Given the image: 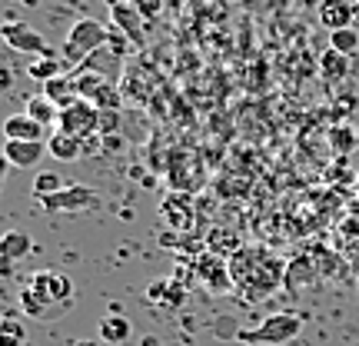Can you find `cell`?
Masks as SVG:
<instances>
[{
	"mask_svg": "<svg viewBox=\"0 0 359 346\" xmlns=\"http://www.w3.org/2000/svg\"><path fill=\"white\" fill-rule=\"evenodd\" d=\"M64 57H34L30 60V67H27V74L34 80H40V84H50V80H57V77H64Z\"/></svg>",
	"mask_w": 359,
	"mask_h": 346,
	"instance_id": "ac0fdd59",
	"label": "cell"
},
{
	"mask_svg": "<svg viewBox=\"0 0 359 346\" xmlns=\"http://www.w3.org/2000/svg\"><path fill=\"white\" fill-rule=\"evenodd\" d=\"M316 17H320V24L330 27V30L353 27V0H320Z\"/></svg>",
	"mask_w": 359,
	"mask_h": 346,
	"instance_id": "4fadbf2b",
	"label": "cell"
},
{
	"mask_svg": "<svg viewBox=\"0 0 359 346\" xmlns=\"http://www.w3.org/2000/svg\"><path fill=\"white\" fill-rule=\"evenodd\" d=\"M326 143H330L333 157L346 160L353 150H359V130L353 127V124H336V127L326 133Z\"/></svg>",
	"mask_w": 359,
	"mask_h": 346,
	"instance_id": "9a60e30c",
	"label": "cell"
},
{
	"mask_svg": "<svg viewBox=\"0 0 359 346\" xmlns=\"http://www.w3.org/2000/svg\"><path fill=\"white\" fill-rule=\"evenodd\" d=\"M110 17L114 27L123 30L133 47H147V30H143V13L137 11L133 0H110Z\"/></svg>",
	"mask_w": 359,
	"mask_h": 346,
	"instance_id": "52a82bcc",
	"label": "cell"
},
{
	"mask_svg": "<svg viewBox=\"0 0 359 346\" xmlns=\"http://www.w3.org/2000/svg\"><path fill=\"white\" fill-rule=\"evenodd\" d=\"M4 137L7 140H27V143H43L47 137V127H40L34 117L27 114H13L4 120Z\"/></svg>",
	"mask_w": 359,
	"mask_h": 346,
	"instance_id": "7c38bea8",
	"label": "cell"
},
{
	"mask_svg": "<svg viewBox=\"0 0 359 346\" xmlns=\"http://www.w3.org/2000/svg\"><path fill=\"white\" fill-rule=\"evenodd\" d=\"M47 213H87V210H97L100 206V197L93 187L87 183H67L60 193H53V197H43L37 200Z\"/></svg>",
	"mask_w": 359,
	"mask_h": 346,
	"instance_id": "277c9868",
	"label": "cell"
},
{
	"mask_svg": "<svg viewBox=\"0 0 359 346\" xmlns=\"http://www.w3.org/2000/svg\"><path fill=\"white\" fill-rule=\"evenodd\" d=\"M130 333H133V326H130L127 317H120V313H110V317H103L100 320V340L110 346H120L127 343Z\"/></svg>",
	"mask_w": 359,
	"mask_h": 346,
	"instance_id": "2e32d148",
	"label": "cell"
},
{
	"mask_svg": "<svg viewBox=\"0 0 359 346\" xmlns=\"http://www.w3.org/2000/svg\"><path fill=\"white\" fill-rule=\"evenodd\" d=\"M320 74L330 80V84H336V80H346V74H349V57H343V53H336V51L320 53Z\"/></svg>",
	"mask_w": 359,
	"mask_h": 346,
	"instance_id": "44dd1931",
	"label": "cell"
},
{
	"mask_svg": "<svg viewBox=\"0 0 359 346\" xmlns=\"http://www.w3.org/2000/svg\"><path fill=\"white\" fill-rule=\"evenodd\" d=\"M27 117H34L40 127H53V124L60 120V107H57L47 93H37V97L27 100Z\"/></svg>",
	"mask_w": 359,
	"mask_h": 346,
	"instance_id": "e0dca14e",
	"label": "cell"
},
{
	"mask_svg": "<svg viewBox=\"0 0 359 346\" xmlns=\"http://www.w3.org/2000/svg\"><path fill=\"white\" fill-rule=\"evenodd\" d=\"M57 127L77 137V140H90V137H100V110L90 100H74L70 107L60 110V120Z\"/></svg>",
	"mask_w": 359,
	"mask_h": 346,
	"instance_id": "5b68a950",
	"label": "cell"
},
{
	"mask_svg": "<svg viewBox=\"0 0 359 346\" xmlns=\"http://www.w3.org/2000/svg\"><path fill=\"white\" fill-rule=\"evenodd\" d=\"M24 4H27V0H24Z\"/></svg>",
	"mask_w": 359,
	"mask_h": 346,
	"instance_id": "f546056e",
	"label": "cell"
},
{
	"mask_svg": "<svg viewBox=\"0 0 359 346\" xmlns=\"http://www.w3.org/2000/svg\"><path fill=\"white\" fill-rule=\"evenodd\" d=\"M0 37L4 44L17 53H34V57H53V47L43 40L40 30H34L30 24H20V20H7L0 27Z\"/></svg>",
	"mask_w": 359,
	"mask_h": 346,
	"instance_id": "8992f818",
	"label": "cell"
},
{
	"mask_svg": "<svg viewBox=\"0 0 359 346\" xmlns=\"http://www.w3.org/2000/svg\"><path fill=\"white\" fill-rule=\"evenodd\" d=\"M43 154H50L47 150V143H27V140H4V160L11 164V167H37Z\"/></svg>",
	"mask_w": 359,
	"mask_h": 346,
	"instance_id": "8fae6325",
	"label": "cell"
},
{
	"mask_svg": "<svg viewBox=\"0 0 359 346\" xmlns=\"http://www.w3.org/2000/svg\"><path fill=\"white\" fill-rule=\"evenodd\" d=\"M196 277L213 290V293H226V290H233V277H230V260L217 257V253H200L196 257Z\"/></svg>",
	"mask_w": 359,
	"mask_h": 346,
	"instance_id": "ba28073f",
	"label": "cell"
},
{
	"mask_svg": "<svg viewBox=\"0 0 359 346\" xmlns=\"http://www.w3.org/2000/svg\"><path fill=\"white\" fill-rule=\"evenodd\" d=\"M330 51L353 57L359 51V30L356 27H343V30H330Z\"/></svg>",
	"mask_w": 359,
	"mask_h": 346,
	"instance_id": "603a6c76",
	"label": "cell"
},
{
	"mask_svg": "<svg viewBox=\"0 0 359 346\" xmlns=\"http://www.w3.org/2000/svg\"><path fill=\"white\" fill-rule=\"evenodd\" d=\"M30 286H34L50 307L53 303H70V296H74L70 277H67V273H57V270H37L34 280H30Z\"/></svg>",
	"mask_w": 359,
	"mask_h": 346,
	"instance_id": "9c48e42d",
	"label": "cell"
},
{
	"mask_svg": "<svg viewBox=\"0 0 359 346\" xmlns=\"http://www.w3.org/2000/svg\"><path fill=\"white\" fill-rule=\"evenodd\" d=\"M77 70V67H74ZM80 70H90V74H100V77H107L110 84H123V53H116L110 44L107 47H100L97 53H90L87 60L80 64Z\"/></svg>",
	"mask_w": 359,
	"mask_h": 346,
	"instance_id": "30bf717a",
	"label": "cell"
},
{
	"mask_svg": "<svg viewBox=\"0 0 359 346\" xmlns=\"http://www.w3.org/2000/svg\"><path fill=\"white\" fill-rule=\"evenodd\" d=\"M356 190H359V177H356Z\"/></svg>",
	"mask_w": 359,
	"mask_h": 346,
	"instance_id": "f1b7e54d",
	"label": "cell"
},
{
	"mask_svg": "<svg viewBox=\"0 0 359 346\" xmlns=\"http://www.w3.org/2000/svg\"><path fill=\"white\" fill-rule=\"evenodd\" d=\"M47 150H50L53 160L74 164V160H80V157H83L87 143L77 140V137H70V133H64V130H57V133H50V140H47Z\"/></svg>",
	"mask_w": 359,
	"mask_h": 346,
	"instance_id": "5bb4252c",
	"label": "cell"
},
{
	"mask_svg": "<svg viewBox=\"0 0 359 346\" xmlns=\"http://www.w3.org/2000/svg\"><path fill=\"white\" fill-rule=\"evenodd\" d=\"M303 330V317L299 313H273L266 320L253 326V330H240V343L246 346H283L296 340Z\"/></svg>",
	"mask_w": 359,
	"mask_h": 346,
	"instance_id": "3957f363",
	"label": "cell"
},
{
	"mask_svg": "<svg viewBox=\"0 0 359 346\" xmlns=\"http://www.w3.org/2000/svg\"><path fill=\"white\" fill-rule=\"evenodd\" d=\"M67 183L57 173H37V180H34V197L37 200H43V197H53V193H60Z\"/></svg>",
	"mask_w": 359,
	"mask_h": 346,
	"instance_id": "484cf974",
	"label": "cell"
},
{
	"mask_svg": "<svg viewBox=\"0 0 359 346\" xmlns=\"http://www.w3.org/2000/svg\"><path fill=\"white\" fill-rule=\"evenodd\" d=\"M116 130H120V114L116 110H100V137H114Z\"/></svg>",
	"mask_w": 359,
	"mask_h": 346,
	"instance_id": "4316f807",
	"label": "cell"
},
{
	"mask_svg": "<svg viewBox=\"0 0 359 346\" xmlns=\"http://www.w3.org/2000/svg\"><path fill=\"white\" fill-rule=\"evenodd\" d=\"M110 44V27H103L100 20H93V17H80L77 24L67 30V40L64 47H60V57H64V64L74 70L87 60L90 53H97L100 47Z\"/></svg>",
	"mask_w": 359,
	"mask_h": 346,
	"instance_id": "7a4b0ae2",
	"label": "cell"
},
{
	"mask_svg": "<svg viewBox=\"0 0 359 346\" xmlns=\"http://www.w3.org/2000/svg\"><path fill=\"white\" fill-rule=\"evenodd\" d=\"M34 250V240L27 237V233H4V240H0V257H4V263H13V260H24L27 253Z\"/></svg>",
	"mask_w": 359,
	"mask_h": 346,
	"instance_id": "d6986e66",
	"label": "cell"
},
{
	"mask_svg": "<svg viewBox=\"0 0 359 346\" xmlns=\"http://www.w3.org/2000/svg\"><path fill=\"white\" fill-rule=\"evenodd\" d=\"M286 267L290 260H280L266 246H236L230 253L233 290L250 303H259L286 283Z\"/></svg>",
	"mask_w": 359,
	"mask_h": 346,
	"instance_id": "6da1fadb",
	"label": "cell"
},
{
	"mask_svg": "<svg viewBox=\"0 0 359 346\" xmlns=\"http://www.w3.org/2000/svg\"><path fill=\"white\" fill-rule=\"evenodd\" d=\"M20 307H24V313L27 317H34V320H40V317L50 313V303H47L34 286H24V290H20Z\"/></svg>",
	"mask_w": 359,
	"mask_h": 346,
	"instance_id": "cb8c5ba5",
	"label": "cell"
},
{
	"mask_svg": "<svg viewBox=\"0 0 359 346\" xmlns=\"http://www.w3.org/2000/svg\"><path fill=\"white\" fill-rule=\"evenodd\" d=\"M183 206H190L183 193H170L167 200H163V206H160V210H163V220H167L170 227H180V230H187V227H190L193 217H183Z\"/></svg>",
	"mask_w": 359,
	"mask_h": 346,
	"instance_id": "7402d4cb",
	"label": "cell"
},
{
	"mask_svg": "<svg viewBox=\"0 0 359 346\" xmlns=\"http://www.w3.org/2000/svg\"><path fill=\"white\" fill-rule=\"evenodd\" d=\"M147 296H150V300H160V303H167V307H180V303L187 300V290H183V283H177V280H154Z\"/></svg>",
	"mask_w": 359,
	"mask_h": 346,
	"instance_id": "ffe728a7",
	"label": "cell"
},
{
	"mask_svg": "<svg viewBox=\"0 0 359 346\" xmlns=\"http://www.w3.org/2000/svg\"><path fill=\"white\" fill-rule=\"evenodd\" d=\"M74 346H100V343H97V340H77Z\"/></svg>",
	"mask_w": 359,
	"mask_h": 346,
	"instance_id": "83f0119b",
	"label": "cell"
},
{
	"mask_svg": "<svg viewBox=\"0 0 359 346\" xmlns=\"http://www.w3.org/2000/svg\"><path fill=\"white\" fill-rule=\"evenodd\" d=\"M27 343V330L20 320H13V317H7V320L0 323V346H24Z\"/></svg>",
	"mask_w": 359,
	"mask_h": 346,
	"instance_id": "d4e9b609",
	"label": "cell"
}]
</instances>
